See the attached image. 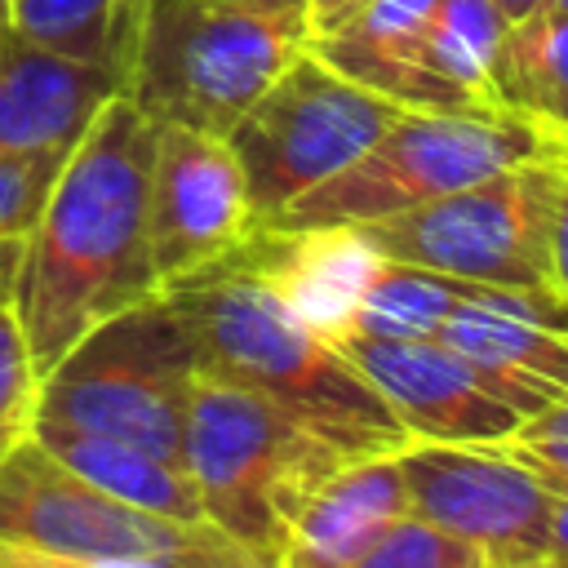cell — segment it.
Segmentation results:
<instances>
[{
    "instance_id": "277c9868",
    "label": "cell",
    "mask_w": 568,
    "mask_h": 568,
    "mask_svg": "<svg viewBox=\"0 0 568 568\" xmlns=\"http://www.w3.org/2000/svg\"><path fill=\"white\" fill-rule=\"evenodd\" d=\"M568 155L519 160L430 204L355 226L377 257L470 284H501L568 306Z\"/></svg>"
},
{
    "instance_id": "7402d4cb",
    "label": "cell",
    "mask_w": 568,
    "mask_h": 568,
    "mask_svg": "<svg viewBox=\"0 0 568 568\" xmlns=\"http://www.w3.org/2000/svg\"><path fill=\"white\" fill-rule=\"evenodd\" d=\"M488 444L515 466H524L532 479L568 497V399L515 417V426Z\"/></svg>"
},
{
    "instance_id": "2e32d148",
    "label": "cell",
    "mask_w": 568,
    "mask_h": 568,
    "mask_svg": "<svg viewBox=\"0 0 568 568\" xmlns=\"http://www.w3.org/2000/svg\"><path fill=\"white\" fill-rule=\"evenodd\" d=\"M408 515V493L395 453L337 466L288 519L275 564L280 568H346L395 519Z\"/></svg>"
},
{
    "instance_id": "8992f818",
    "label": "cell",
    "mask_w": 568,
    "mask_h": 568,
    "mask_svg": "<svg viewBox=\"0 0 568 568\" xmlns=\"http://www.w3.org/2000/svg\"><path fill=\"white\" fill-rule=\"evenodd\" d=\"M346 462L355 457L297 426L271 399L195 368L182 466L222 532L275 559L297 506Z\"/></svg>"
},
{
    "instance_id": "44dd1931",
    "label": "cell",
    "mask_w": 568,
    "mask_h": 568,
    "mask_svg": "<svg viewBox=\"0 0 568 568\" xmlns=\"http://www.w3.org/2000/svg\"><path fill=\"white\" fill-rule=\"evenodd\" d=\"M466 284L470 280H453V275H439V271H426V266L382 257L364 297H359L351 337H386V342L435 337Z\"/></svg>"
},
{
    "instance_id": "5b68a950",
    "label": "cell",
    "mask_w": 568,
    "mask_h": 568,
    "mask_svg": "<svg viewBox=\"0 0 568 568\" xmlns=\"http://www.w3.org/2000/svg\"><path fill=\"white\" fill-rule=\"evenodd\" d=\"M537 155H568V133L515 111H399L364 155L262 226H364Z\"/></svg>"
},
{
    "instance_id": "4dcf8cb0",
    "label": "cell",
    "mask_w": 568,
    "mask_h": 568,
    "mask_svg": "<svg viewBox=\"0 0 568 568\" xmlns=\"http://www.w3.org/2000/svg\"><path fill=\"white\" fill-rule=\"evenodd\" d=\"M4 22H9V0H0V31H4Z\"/></svg>"
},
{
    "instance_id": "ac0fdd59",
    "label": "cell",
    "mask_w": 568,
    "mask_h": 568,
    "mask_svg": "<svg viewBox=\"0 0 568 568\" xmlns=\"http://www.w3.org/2000/svg\"><path fill=\"white\" fill-rule=\"evenodd\" d=\"M31 435L67 470H75L93 488H102V493H111V497H120L138 510L169 515V519H209L182 462H169V457H160L151 448H138V444H124V439L53 426V422H36Z\"/></svg>"
},
{
    "instance_id": "6da1fadb",
    "label": "cell",
    "mask_w": 568,
    "mask_h": 568,
    "mask_svg": "<svg viewBox=\"0 0 568 568\" xmlns=\"http://www.w3.org/2000/svg\"><path fill=\"white\" fill-rule=\"evenodd\" d=\"M155 120L106 98L71 142L22 240L13 320L44 377L93 324L160 288L146 240Z\"/></svg>"
},
{
    "instance_id": "4fadbf2b",
    "label": "cell",
    "mask_w": 568,
    "mask_h": 568,
    "mask_svg": "<svg viewBox=\"0 0 568 568\" xmlns=\"http://www.w3.org/2000/svg\"><path fill=\"white\" fill-rule=\"evenodd\" d=\"M342 355L382 395L408 439L430 444H488L515 426L510 413L444 342H386L346 337Z\"/></svg>"
},
{
    "instance_id": "e0dca14e",
    "label": "cell",
    "mask_w": 568,
    "mask_h": 568,
    "mask_svg": "<svg viewBox=\"0 0 568 568\" xmlns=\"http://www.w3.org/2000/svg\"><path fill=\"white\" fill-rule=\"evenodd\" d=\"M439 0H364L311 49L359 89L404 111H448L426 71V27Z\"/></svg>"
},
{
    "instance_id": "603a6c76",
    "label": "cell",
    "mask_w": 568,
    "mask_h": 568,
    "mask_svg": "<svg viewBox=\"0 0 568 568\" xmlns=\"http://www.w3.org/2000/svg\"><path fill=\"white\" fill-rule=\"evenodd\" d=\"M346 568H488V564L479 550L448 537L444 528L404 515Z\"/></svg>"
},
{
    "instance_id": "3957f363",
    "label": "cell",
    "mask_w": 568,
    "mask_h": 568,
    "mask_svg": "<svg viewBox=\"0 0 568 568\" xmlns=\"http://www.w3.org/2000/svg\"><path fill=\"white\" fill-rule=\"evenodd\" d=\"M306 44V0H142L120 93L155 124L222 138Z\"/></svg>"
},
{
    "instance_id": "30bf717a",
    "label": "cell",
    "mask_w": 568,
    "mask_h": 568,
    "mask_svg": "<svg viewBox=\"0 0 568 568\" xmlns=\"http://www.w3.org/2000/svg\"><path fill=\"white\" fill-rule=\"evenodd\" d=\"M395 462L404 475L408 515L466 541L488 568L568 555V497L532 479L493 444L408 439Z\"/></svg>"
},
{
    "instance_id": "f546056e",
    "label": "cell",
    "mask_w": 568,
    "mask_h": 568,
    "mask_svg": "<svg viewBox=\"0 0 568 568\" xmlns=\"http://www.w3.org/2000/svg\"><path fill=\"white\" fill-rule=\"evenodd\" d=\"M519 568H568V555H541V559L519 564Z\"/></svg>"
},
{
    "instance_id": "83f0119b",
    "label": "cell",
    "mask_w": 568,
    "mask_h": 568,
    "mask_svg": "<svg viewBox=\"0 0 568 568\" xmlns=\"http://www.w3.org/2000/svg\"><path fill=\"white\" fill-rule=\"evenodd\" d=\"M22 240L27 235L0 240V306L13 302V284H18V266H22Z\"/></svg>"
},
{
    "instance_id": "8fae6325",
    "label": "cell",
    "mask_w": 568,
    "mask_h": 568,
    "mask_svg": "<svg viewBox=\"0 0 568 568\" xmlns=\"http://www.w3.org/2000/svg\"><path fill=\"white\" fill-rule=\"evenodd\" d=\"M240 164L226 138L155 124L151 191H146V240L155 280L191 275L231 253L253 231Z\"/></svg>"
},
{
    "instance_id": "9a60e30c",
    "label": "cell",
    "mask_w": 568,
    "mask_h": 568,
    "mask_svg": "<svg viewBox=\"0 0 568 568\" xmlns=\"http://www.w3.org/2000/svg\"><path fill=\"white\" fill-rule=\"evenodd\" d=\"M120 93V75L0 31V160L62 151Z\"/></svg>"
},
{
    "instance_id": "5bb4252c",
    "label": "cell",
    "mask_w": 568,
    "mask_h": 568,
    "mask_svg": "<svg viewBox=\"0 0 568 568\" xmlns=\"http://www.w3.org/2000/svg\"><path fill=\"white\" fill-rule=\"evenodd\" d=\"M240 253L275 297L333 346L351 337L359 297L382 262L355 226H253Z\"/></svg>"
},
{
    "instance_id": "9c48e42d",
    "label": "cell",
    "mask_w": 568,
    "mask_h": 568,
    "mask_svg": "<svg viewBox=\"0 0 568 568\" xmlns=\"http://www.w3.org/2000/svg\"><path fill=\"white\" fill-rule=\"evenodd\" d=\"M399 111L404 106L359 89L306 44L222 133L240 164L253 222H271L342 173Z\"/></svg>"
},
{
    "instance_id": "4316f807",
    "label": "cell",
    "mask_w": 568,
    "mask_h": 568,
    "mask_svg": "<svg viewBox=\"0 0 568 568\" xmlns=\"http://www.w3.org/2000/svg\"><path fill=\"white\" fill-rule=\"evenodd\" d=\"M364 0H306V13H311V40L315 36H328L333 27H342Z\"/></svg>"
},
{
    "instance_id": "484cf974",
    "label": "cell",
    "mask_w": 568,
    "mask_h": 568,
    "mask_svg": "<svg viewBox=\"0 0 568 568\" xmlns=\"http://www.w3.org/2000/svg\"><path fill=\"white\" fill-rule=\"evenodd\" d=\"M0 568H164V564H133V559H84V555H53L36 546L0 541Z\"/></svg>"
},
{
    "instance_id": "d4e9b609",
    "label": "cell",
    "mask_w": 568,
    "mask_h": 568,
    "mask_svg": "<svg viewBox=\"0 0 568 568\" xmlns=\"http://www.w3.org/2000/svg\"><path fill=\"white\" fill-rule=\"evenodd\" d=\"M67 151H71V146L0 160V240L31 231L36 213H40V204H44V195H49V182H53V173L62 169Z\"/></svg>"
},
{
    "instance_id": "f1b7e54d",
    "label": "cell",
    "mask_w": 568,
    "mask_h": 568,
    "mask_svg": "<svg viewBox=\"0 0 568 568\" xmlns=\"http://www.w3.org/2000/svg\"><path fill=\"white\" fill-rule=\"evenodd\" d=\"M488 4H493V9H497L506 22H515V18H528L532 9H541L546 0H488Z\"/></svg>"
},
{
    "instance_id": "52a82bcc",
    "label": "cell",
    "mask_w": 568,
    "mask_h": 568,
    "mask_svg": "<svg viewBox=\"0 0 568 568\" xmlns=\"http://www.w3.org/2000/svg\"><path fill=\"white\" fill-rule=\"evenodd\" d=\"M195 355L160 293L93 324L44 377L36 422L124 439L182 462Z\"/></svg>"
},
{
    "instance_id": "ffe728a7",
    "label": "cell",
    "mask_w": 568,
    "mask_h": 568,
    "mask_svg": "<svg viewBox=\"0 0 568 568\" xmlns=\"http://www.w3.org/2000/svg\"><path fill=\"white\" fill-rule=\"evenodd\" d=\"M4 27L58 58L120 75L124 89V71L133 53L124 0H9Z\"/></svg>"
},
{
    "instance_id": "cb8c5ba5",
    "label": "cell",
    "mask_w": 568,
    "mask_h": 568,
    "mask_svg": "<svg viewBox=\"0 0 568 568\" xmlns=\"http://www.w3.org/2000/svg\"><path fill=\"white\" fill-rule=\"evenodd\" d=\"M40 373L31 368L27 342L13 320V302L0 306V457L18 448L36 426Z\"/></svg>"
},
{
    "instance_id": "ba28073f",
    "label": "cell",
    "mask_w": 568,
    "mask_h": 568,
    "mask_svg": "<svg viewBox=\"0 0 568 568\" xmlns=\"http://www.w3.org/2000/svg\"><path fill=\"white\" fill-rule=\"evenodd\" d=\"M0 541L164 568H275V559L222 532L213 519L151 515L93 488L36 435L0 457Z\"/></svg>"
},
{
    "instance_id": "7c38bea8",
    "label": "cell",
    "mask_w": 568,
    "mask_h": 568,
    "mask_svg": "<svg viewBox=\"0 0 568 568\" xmlns=\"http://www.w3.org/2000/svg\"><path fill=\"white\" fill-rule=\"evenodd\" d=\"M564 311V302L528 288L466 284L435 342H444L510 413L524 417L568 399Z\"/></svg>"
},
{
    "instance_id": "7a4b0ae2",
    "label": "cell",
    "mask_w": 568,
    "mask_h": 568,
    "mask_svg": "<svg viewBox=\"0 0 568 568\" xmlns=\"http://www.w3.org/2000/svg\"><path fill=\"white\" fill-rule=\"evenodd\" d=\"M155 293L178 315L200 373L271 399L297 426L355 462L399 453L408 444L404 426L342 346L302 324L244 262L240 244L191 275L164 280Z\"/></svg>"
},
{
    "instance_id": "d6986e66",
    "label": "cell",
    "mask_w": 568,
    "mask_h": 568,
    "mask_svg": "<svg viewBox=\"0 0 568 568\" xmlns=\"http://www.w3.org/2000/svg\"><path fill=\"white\" fill-rule=\"evenodd\" d=\"M564 27H568V0H546L528 18L506 22L488 62V102L497 111H515L546 129L568 133Z\"/></svg>"
}]
</instances>
